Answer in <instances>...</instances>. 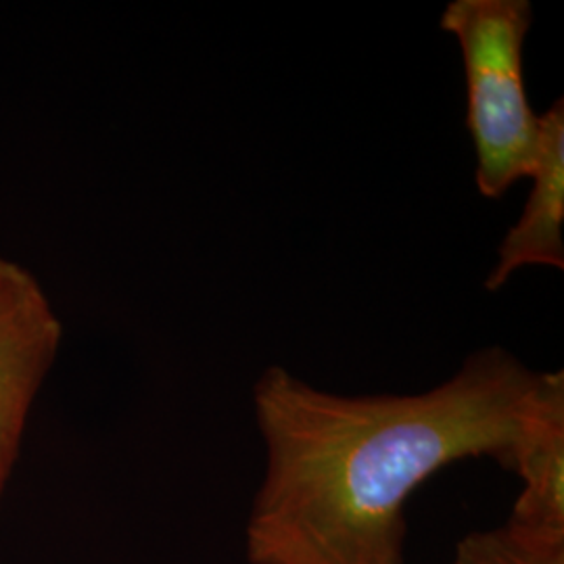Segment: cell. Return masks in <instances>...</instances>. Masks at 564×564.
<instances>
[{"label": "cell", "mask_w": 564, "mask_h": 564, "mask_svg": "<svg viewBox=\"0 0 564 564\" xmlns=\"http://www.w3.org/2000/svg\"><path fill=\"white\" fill-rule=\"evenodd\" d=\"M540 381L505 347L414 395H337L265 368L253 387L265 475L249 563L403 564L410 496L466 458L508 468Z\"/></svg>", "instance_id": "cell-1"}, {"label": "cell", "mask_w": 564, "mask_h": 564, "mask_svg": "<svg viewBox=\"0 0 564 564\" xmlns=\"http://www.w3.org/2000/svg\"><path fill=\"white\" fill-rule=\"evenodd\" d=\"M533 188L519 223L506 232L498 263L485 289L498 291L527 265L564 268V101L563 97L540 116V151L531 174Z\"/></svg>", "instance_id": "cell-5"}, {"label": "cell", "mask_w": 564, "mask_h": 564, "mask_svg": "<svg viewBox=\"0 0 564 564\" xmlns=\"http://www.w3.org/2000/svg\"><path fill=\"white\" fill-rule=\"evenodd\" d=\"M454 564H564V544L540 542L505 524L464 538Z\"/></svg>", "instance_id": "cell-6"}, {"label": "cell", "mask_w": 564, "mask_h": 564, "mask_svg": "<svg viewBox=\"0 0 564 564\" xmlns=\"http://www.w3.org/2000/svg\"><path fill=\"white\" fill-rule=\"evenodd\" d=\"M508 470L523 481L508 527L527 538L564 544V375L542 372Z\"/></svg>", "instance_id": "cell-4"}, {"label": "cell", "mask_w": 564, "mask_h": 564, "mask_svg": "<svg viewBox=\"0 0 564 564\" xmlns=\"http://www.w3.org/2000/svg\"><path fill=\"white\" fill-rule=\"evenodd\" d=\"M531 23L529 0H452L440 20L463 51L466 128L485 199H500L521 178H531L538 160L540 116L524 84Z\"/></svg>", "instance_id": "cell-2"}, {"label": "cell", "mask_w": 564, "mask_h": 564, "mask_svg": "<svg viewBox=\"0 0 564 564\" xmlns=\"http://www.w3.org/2000/svg\"><path fill=\"white\" fill-rule=\"evenodd\" d=\"M63 339V324L39 279L0 256V498Z\"/></svg>", "instance_id": "cell-3"}]
</instances>
